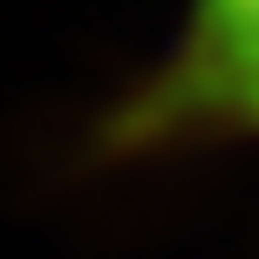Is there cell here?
Masks as SVG:
<instances>
[{
	"instance_id": "cell-1",
	"label": "cell",
	"mask_w": 259,
	"mask_h": 259,
	"mask_svg": "<svg viewBox=\"0 0 259 259\" xmlns=\"http://www.w3.org/2000/svg\"><path fill=\"white\" fill-rule=\"evenodd\" d=\"M191 137H259V0H191L178 48L116 123V143Z\"/></svg>"
}]
</instances>
